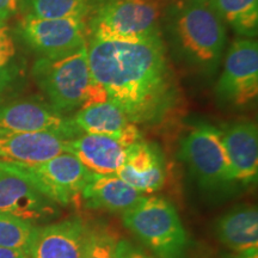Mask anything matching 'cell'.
I'll list each match as a JSON object with an SVG mask.
<instances>
[{
    "label": "cell",
    "instance_id": "1",
    "mask_svg": "<svg viewBox=\"0 0 258 258\" xmlns=\"http://www.w3.org/2000/svg\"><path fill=\"white\" fill-rule=\"evenodd\" d=\"M92 78L133 123L158 122L176 99L173 76L160 35L138 43L91 38Z\"/></svg>",
    "mask_w": 258,
    "mask_h": 258
},
{
    "label": "cell",
    "instance_id": "2",
    "mask_svg": "<svg viewBox=\"0 0 258 258\" xmlns=\"http://www.w3.org/2000/svg\"><path fill=\"white\" fill-rule=\"evenodd\" d=\"M32 76L59 114L108 101L105 92L92 78L88 46L64 56L40 57L32 67Z\"/></svg>",
    "mask_w": 258,
    "mask_h": 258
},
{
    "label": "cell",
    "instance_id": "3",
    "mask_svg": "<svg viewBox=\"0 0 258 258\" xmlns=\"http://www.w3.org/2000/svg\"><path fill=\"white\" fill-rule=\"evenodd\" d=\"M173 37L186 62L203 71L217 69L226 44V28L209 0H184L173 16Z\"/></svg>",
    "mask_w": 258,
    "mask_h": 258
},
{
    "label": "cell",
    "instance_id": "4",
    "mask_svg": "<svg viewBox=\"0 0 258 258\" xmlns=\"http://www.w3.org/2000/svg\"><path fill=\"white\" fill-rule=\"evenodd\" d=\"M123 225L158 258H184L188 235L173 203L143 196L122 215Z\"/></svg>",
    "mask_w": 258,
    "mask_h": 258
},
{
    "label": "cell",
    "instance_id": "5",
    "mask_svg": "<svg viewBox=\"0 0 258 258\" xmlns=\"http://www.w3.org/2000/svg\"><path fill=\"white\" fill-rule=\"evenodd\" d=\"M160 0H105L90 24L92 38L138 43L160 35Z\"/></svg>",
    "mask_w": 258,
    "mask_h": 258
},
{
    "label": "cell",
    "instance_id": "6",
    "mask_svg": "<svg viewBox=\"0 0 258 258\" xmlns=\"http://www.w3.org/2000/svg\"><path fill=\"white\" fill-rule=\"evenodd\" d=\"M180 157L205 191L226 192L238 183L222 143L221 131L211 124H200L189 132L180 143Z\"/></svg>",
    "mask_w": 258,
    "mask_h": 258
},
{
    "label": "cell",
    "instance_id": "7",
    "mask_svg": "<svg viewBox=\"0 0 258 258\" xmlns=\"http://www.w3.org/2000/svg\"><path fill=\"white\" fill-rule=\"evenodd\" d=\"M19 165L46 198L62 207L82 199L83 190L92 173L70 152L36 165Z\"/></svg>",
    "mask_w": 258,
    "mask_h": 258
},
{
    "label": "cell",
    "instance_id": "8",
    "mask_svg": "<svg viewBox=\"0 0 258 258\" xmlns=\"http://www.w3.org/2000/svg\"><path fill=\"white\" fill-rule=\"evenodd\" d=\"M21 37L42 57H59L88 46L84 19H44L24 16L18 25Z\"/></svg>",
    "mask_w": 258,
    "mask_h": 258
},
{
    "label": "cell",
    "instance_id": "9",
    "mask_svg": "<svg viewBox=\"0 0 258 258\" xmlns=\"http://www.w3.org/2000/svg\"><path fill=\"white\" fill-rule=\"evenodd\" d=\"M0 212L34 222L55 217L57 205L35 186L18 163L0 160Z\"/></svg>",
    "mask_w": 258,
    "mask_h": 258
},
{
    "label": "cell",
    "instance_id": "10",
    "mask_svg": "<svg viewBox=\"0 0 258 258\" xmlns=\"http://www.w3.org/2000/svg\"><path fill=\"white\" fill-rule=\"evenodd\" d=\"M222 101L244 105L258 93V44L251 38H239L226 54L225 67L217 85Z\"/></svg>",
    "mask_w": 258,
    "mask_h": 258
},
{
    "label": "cell",
    "instance_id": "11",
    "mask_svg": "<svg viewBox=\"0 0 258 258\" xmlns=\"http://www.w3.org/2000/svg\"><path fill=\"white\" fill-rule=\"evenodd\" d=\"M48 132L74 139L83 134L73 118L64 117L50 105L35 101L0 104V133Z\"/></svg>",
    "mask_w": 258,
    "mask_h": 258
},
{
    "label": "cell",
    "instance_id": "12",
    "mask_svg": "<svg viewBox=\"0 0 258 258\" xmlns=\"http://www.w3.org/2000/svg\"><path fill=\"white\" fill-rule=\"evenodd\" d=\"M71 139L48 132L0 133V160L36 165L69 152Z\"/></svg>",
    "mask_w": 258,
    "mask_h": 258
},
{
    "label": "cell",
    "instance_id": "13",
    "mask_svg": "<svg viewBox=\"0 0 258 258\" xmlns=\"http://www.w3.org/2000/svg\"><path fill=\"white\" fill-rule=\"evenodd\" d=\"M88 231L78 218L37 228L29 258H83Z\"/></svg>",
    "mask_w": 258,
    "mask_h": 258
},
{
    "label": "cell",
    "instance_id": "14",
    "mask_svg": "<svg viewBox=\"0 0 258 258\" xmlns=\"http://www.w3.org/2000/svg\"><path fill=\"white\" fill-rule=\"evenodd\" d=\"M73 121L82 133L104 135L120 141L127 147L141 140L138 124L133 123L110 101L84 106L77 111Z\"/></svg>",
    "mask_w": 258,
    "mask_h": 258
},
{
    "label": "cell",
    "instance_id": "15",
    "mask_svg": "<svg viewBox=\"0 0 258 258\" xmlns=\"http://www.w3.org/2000/svg\"><path fill=\"white\" fill-rule=\"evenodd\" d=\"M116 176L141 194L158 191L165 184V165L156 145L143 139L128 147L123 166Z\"/></svg>",
    "mask_w": 258,
    "mask_h": 258
},
{
    "label": "cell",
    "instance_id": "16",
    "mask_svg": "<svg viewBox=\"0 0 258 258\" xmlns=\"http://www.w3.org/2000/svg\"><path fill=\"white\" fill-rule=\"evenodd\" d=\"M222 143L237 182L250 184L258 175V129L252 121L234 122L221 131Z\"/></svg>",
    "mask_w": 258,
    "mask_h": 258
},
{
    "label": "cell",
    "instance_id": "17",
    "mask_svg": "<svg viewBox=\"0 0 258 258\" xmlns=\"http://www.w3.org/2000/svg\"><path fill=\"white\" fill-rule=\"evenodd\" d=\"M127 151L120 141L104 135L83 133L69 143V152L96 175H116L123 166Z\"/></svg>",
    "mask_w": 258,
    "mask_h": 258
},
{
    "label": "cell",
    "instance_id": "18",
    "mask_svg": "<svg viewBox=\"0 0 258 258\" xmlns=\"http://www.w3.org/2000/svg\"><path fill=\"white\" fill-rule=\"evenodd\" d=\"M144 196L116 175L91 173L82 199L88 208L111 213H124Z\"/></svg>",
    "mask_w": 258,
    "mask_h": 258
},
{
    "label": "cell",
    "instance_id": "19",
    "mask_svg": "<svg viewBox=\"0 0 258 258\" xmlns=\"http://www.w3.org/2000/svg\"><path fill=\"white\" fill-rule=\"evenodd\" d=\"M219 241L233 252L258 247V211L254 206H235L215 224Z\"/></svg>",
    "mask_w": 258,
    "mask_h": 258
},
{
    "label": "cell",
    "instance_id": "20",
    "mask_svg": "<svg viewBox=\"0 0 258 258\" xmlns=\"http://www.w3.org/2000/svg\"><path fill=\"white\" fill-rule=\"evenodd\" d=\"M212 8L241 36L253 37L258 31V0H209Z\"/></svg>",
    "mask_w": 258,
    "mask_h": 258
},
{
    "label": "cell",
    "instance_id": "21",
    "mask_svg": "<svg viewBox=\"0 0 258 258\" xmlns=\"http://www.w3.org/2000/svg\"><path fill=\"white\" fill-rule=\"evenodd\" d=\"M19 9L25 16L44 19H85L89 0H21Z\"/></svg>",
    "mask_w": 258,
    "mask_h": 258
},
{
    "label": "cell",
    "instance_id": "22",
    "mask_svg": "<svg viewBox=\"0 0 258 258\" xmlns=\"http://www.w3.org/2000/svg\"><path fill=\"white\" fill-rule=\"evenodd\" d=\"M36 230L32 222L0 212V246L29 253Z\"/></svg>",
    "mask_w": 258,
    "mask_h": 258
},
{
    "label": "cell",
    "instance_id": "23",
    "mask_svg": "<svg viewBox=\"0 0 258 258\" xmlns=\"http://www.w3.org/2000/svg\"><path fill=\"white\" fill-rule=\"evenodd\" d=\"M116 237L104 230H89L83 258H116Z\"/></svg>",
    "mask_w": 258,
    "mask_h": 258
},
{
    "label": "cell",
    "instance_id": "24",
    "mask_svg": "<svg viewBox=\"0 0 258 258\" xmlns=\"http://www.w3.org/2000/svg\"><path fill=\"white\" fill-rule=\"evenodd\" d=\"M16 55V47L11 34L6 27L0 25V95L15 78L12 60Z\"/></svg>",
    "mask_w": 258,
    "mask_h": 258
},
{
    "label": "cell",
    "instance_id": "25",
    "mask_svg": "<svg viewBox=\"0 0 258 258\" xmlns=\"http://www.w3.org/2000/svg\"><path fill=\"white\" fill-rule=\"evenodd\" d=\"M116 258H151L148 254L125 239H118L116 244Z\"/></svg>",
    "mask_w": 258,
    "mask_h": 258
},
{
    "label": "cell",
    "instance_id": "26",
    "mask_svg": "<svg viewBox=\"0 0 258 258\" xmlns=\"http://www.w3.org/2000/svg\"><path fill=\"white\" fill-rule=\"evenodd\" d=\"M21 0H0V24L8 21L18 11Z\"/></svg>",
    "mask_w": 258,
    "mask_h": 258
},
{
    "label": "cell",
    "instance_id": "27",
    "mask_svg": "<svg viewBox=\"0 0 258 258\" xmlns=\"http://www.w3.org/2000/svg\"><path fill=\"white\" fill-rule=\"evenodd\" d=\"M0 258H29V253L22 250L0 246Z\"/></svg>",
    "mask_w": 258,
    "mask_h": 258
},
{
    "label": "cell",
    "instance_id": "28",
    "mask_svg": "<svg viewBox=\"0 0 258 258\" xmlns=\"http://www.w3.org/2000/svg\"><path fill=\"white\" fill-rule=\"evenodd\" d=\"M228 258H258V247L241 251V252H234Z\"/></svg>",
    "mask_w": 258,
    "mask_h": 258
},
{
    "label": "cell",
    "instance_id": "29",
    "mask_svg": "<svg viewBox=\"0 0 258 258\" xmlns=\"http://www.w3.org/2000/svg\"><path fill=\"white\" fill-rule=\"evenodd\" d=\"M0 25H3V24H0Z\"/></svg>",
    "mask_w": 258,
    "mask_h": 258
}]
</instances>
